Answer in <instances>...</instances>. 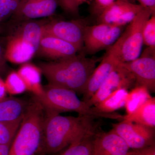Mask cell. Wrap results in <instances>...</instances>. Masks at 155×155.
Returning <instances> with one entry per match:
<instances>
[{"label":"cell","instance_id":"obj_1","mask_svg":"<svg viewBox=\"0 0 155 155\" xmlns=\"http://www.w3.org/2000/svg\"><path fill=\"white\" fill-rule=\"evenodd\" d=\"M94 119L86 116H60L46 111L41 148L43 147L46 152L57 153L87 137L95 135Z\"/></svg>","mask_w":155,"mask_h":155},{"label":"cell","instance_id":"obj_2","mask_svg":"<svg viewBox=\"0 0 155 155\" xmlns=\"http://www.w3.org/2000/svg\"><path fill=\"white\" fill-rule=\"evenodd\" d=\"M98 61L87 58L83 52L54 62L40 63L39 68L48 84L83 94Z\"/></svg>","mask_w":155,"mask_h":155},{"label":"cell","instance_id":"obj_3","mask_svg":"<svg viewBox=\"0 0 155 155\" xmlns=\"http://www.w3.org/2000/svg\"><path fill=\"white\" fill-rule=\"evenodd\" d=\"M45 118V110L34 95L28 103L9 155H34L41 148Z\"/></svg>","mask_w":155,"mask_h":155},{"label":"cell","instance_id":"obj_4","mask_svg":"<svg viewBox=\"0 0 155 155\" xmlns=\"http://www.w3.org/2000/svg\"><path fill=\"white\" fill-rule=\"evenodd\" d=\"M43 93L37 97L46 111L59 114L74 112L80 116L95 118L123 120L124 116L118 113H107L99 110L94 106L90 107L83 100L79 99L75 91L62 87L48 84L43 87Z\"/></svg>","mask_w":155,"mask_h":155},{"label":"cell","instance_id":"obj_5","mask_svg":"<svg viewBox=\"0 0 155 155\" xmlns=\"http://www.w3.org/2000/svg\"><path fill=\"white\" fill-rule=\"evenodd\" d=\"M125 36L124 31L116 42L108 49L99 65L94 69L82 94V100L86 102L93 95L111 72L122 62L121 48Z\"/></svg>","mask_w":155,"mask_h":155},{"label":"cell","instance_id":"obj_6","mask_svg":"<svg viewBox=\"0 0 155 155\" xmlns=\"http://www.w3.org/2000/svg\"><path fill=\"white\" fill-rule=\"evenodd\" d=\"M152 15L149 9L143 8L127 25L125 38L121 48L122 63L135 60L141 54L143 43V31L146 23Z\"/></svg>","mask_w":155,"mask_h":155},{"label":"cell","instance_id":"obj_7","mask_svg":"<svg viewBox=\"0 0 155 155\" xmlns=\"http://www.w3.org/2000/svg\"><path fill=\"white\" fill-rule=\"evenodd\" d=\"M123 26L99 23L87 25L83 35V53L93 54L110 47L122 34Z\"/></svg>","mask_w":155,"mask_h":155},{"label":"cell","instance_id":"obj_8","mask_svg":"<svg viewBox=\"0 0 155 155\" xmlns=\"http://www.w3.org/2000/svg\"><path fill=\"white\" fill-rule=\"evenodd\" d=\"M86 20L77 19L71 21L52 20L45 23L42 35H51L71 44L79 52L83 48V35Z\"/></svg>","mask_w":155,"mask_h":155},{"label":"cell","instance_id":"obj_9","mask_svg":"<svg viewBox=\"0 0 155 155\" xmlns=\"http://www.w3.org/2000/svg\"><path fill=\"white\" fill-rule=\"evenodd\" d=\"M139 58L122 63L132 74L136 86L145 87L149 91H155V47H148Z\"/></svg>","mask_w":155,"mask_h":155},{"label":"cell","instance_id":"obj_10","mask_svg":"<svg viewBox=\"0 0 155 155\" xmlns=\"http://www.w3.org/2000/svg\"><path fill=\"white\" fill-rule=\"evenodd\" d=\"M112 130L123 139L131 149L139 150L154 144L153 128L122 120L113 125Z\"/></svg>","mask_w":155,"mask_h":155},{"label":"cell","instance_id":"obj_11","mask_svg":"<svg viewBox=\"0 0 155 155\" xmlns=\"http://www.w3.org/2000/svg\"><path fill=\"white\" fill-rule=\"evenodd\" d=\"M134 85L135 81L133 75L121 62L103 82L93 95L85 102L90 107H93L114 92L121 89L127 90Z\"/></svg>","mask_w":155,"mask_h":155},{"label":"cell","instance_id":"obj_12","mask_svg":"<svg viewBox=\"0 0 155 155\" xmlns=\"http://www.w3.org/2000/svg\"><path fill=\"white\" fill-rule=\"evenodd\" d=\"M143 8L127 0H116L96 17L97 22L123 26L130 23Z\"/></svg>","mask_w":155,"mask_h":155},{"label":"cell","instance_id":"obj_13","mask_svg":"<svg viewBox=\"0 0 155 155\" xmlns=\"http://www.w3.org/2000/svg\"><path fill=\"white\" fill-rule=\"evenodd\" d=\"M59 5L58 0H20L12 19L17 22L51 17Z\"/></svg>","mask_w":155,"mask_h":155},{"label":"cell","instance_id":"obj_14","mask_svg":"<svg viewBox=\"0 0 155 155\" xmlns=\"http://www.w3.org/2000/svg\"><path fill=\"white\" fill-rule=\"evenodd\" d=\"M79 52L73 45L51 35H43L35 55L56 60L75 55Z\"/></svg>","mask_w":155,"mask_h":155},{"label":"cell","instance_id":"obj_15","mask_svg":"<svg viewBox=\"0 0 155 155\" xmlns=\"http://www.w3.org/2000/svg\"><path fill=\"white\" fill-rule=\"evenodd\" d=\"M130 149L123 139L113 130L94 137L93 155H127Z\"/></svg>","mask_w":155,"mask_h":155},{"label":"cell","instance_id":"obj_16","mask_svg":"<svg viewBox=\"0 0 155 155\" xmlns=\"http://www.w3.org/2000/svg\"><path fill=\"white\" fill-rule=\"evenodd\" d=\"M36 50L22 39L10 35L8 37L5 56L7 61L13 64H23L31 60Z\"/></svg>","mask_w":155,"mask_h":155},{"label":"cell","instance_id":"obj_17","mask_svg":"<svg viewBox=\"0 0 155 155\" xmlns=\"http://www.w3.org/2000/svg\"><path fill=\"white\" fill-rule=\"evenodd\" d=\"M45 21L26 20L15 22L16 25L11 35L22 39L37 51L42 36L43 27Z\"/></svg>","mask_w":155,"mask_h":155},{"label":"cell","instance_id":"obj_18","mask_svg":"<svg viewBox=\"0 0 155 155\" xmlns=\"http://www.w3.org/2000/svg\"><path fill=\"white\" fill-rule=\"evenodd\" d=\"M123 120L154 128L155 98L151 97L132 114L124 116Z\"/></svg>","mask_w":155,"mask_h":155},{"label":"cell","instance_id":"obj_19","mask_svg":"<svg viewBox=\"0 0 155 155\" xmlns=\"http://www.w3.org/2000/svg\"><path fill=\"white\" fill-rule=\"evenodd\" d=\"M17 72L24 81L27 90L37 97L43 93V87L41 84V72L39 67L33 64L25 63Z\"/></svg>","mask_w":155,"mask_h":155},{"label":"cell","instance_id":"obj_20","mask_svg":"<svg viewBox=\"0 0 155 155\" xmlns=\"http://www.w3.org/2000/svg\"><path fill=\"white\" fill-rule=\"evenodd\" d=\"M28 103L14 97L0 100V122L12 121L22 117Z\"/></svg>","mask_w":155,"mask_h":155},{"label":"cell","instance_id":"obj_21","mask_svg":"<svg viewBox=\"0 0 155 155\" xmlns=\"http://www.w3.org/2000/svg\"><path fill=\"white\" fill-rule=\"evenodd\" d=\"M128 92L127 90L125 89L118 90L109 95L102 101L95 105L94 107L101 112L114 113L124 107Z\"/></svg>","mask_w":155,"mask_h":155},{"label":"cell","instance_id":"obj_22","mask_svg":"<svg viewBox=\"0 0 155 155\" xmlns=\"http://www.w3.org/2000/svg\"><path fill=\"white\" fill-rule=\"evenodd\" d=\"M151 97L150 92L145 87L142 86L135 87L127 94L124 106L127 115L133 113Z\"/></svg>","mask_w":155,"mask_h":155},{"label":"cell","instance_id":"obj_23","mask_svg":"<svg viewBox=\"0 0 155 155\" xmlns=\"http://www.w3.org/2000/svg\"><path fill=\"white\" fill-rule=\"evenodd\" d=\"M22 117L12 121L0 122V144H11L19 129Z\"/></svg>","mask_w":155,"mask_h":155},{"label":"cell","instance_id":"obj_24","mask_svg":"<svg viewBox=\"0 0 155 155\" xmlns=\"http://www.w3.org/2000/svg\"><path fill=\"white\" fill-rule=\"evenodd\" d=\"M95 135L87 137L70 145L61 155H93V140Z\"/></svg>","mask_w":155,"mask_h":155},{"label":"cell","instance_id":"obj_25","mask_svg":"<svg viewBox=\"0 0 155 155\" xmlns=\"http://www.w3.org/2000/svg\"><path fill=\"white\" fill-rule=\"evenodd\" d=\"M5 85L7 92L12 95L20 94L27 90L26 85L18 72L13 71L7 76Z\"/></svg>","mask_w":155,"mask_h":155},{"label":"cell","instance_id":"obj_26","mask_svg":"<svg viewBox=\"0 0 155 155\" xmlns=\"http://www.w3.org/2000/svg\"><path fill=\"white\" fill-rule=\"evenodd\" d=\"M143 43L147 46L155 47V15H152L145 25Z\"/></svg>","mask_w":155,"mask_h":155},{"label":"cell","instance_id":"obj_27","mask_svg":"<svg viewBox=\"0 0 155 155\" xmlns=\"http://www.w3.org/2000/svg\"><path fill=\"white\" fill-rule=\"evenodd\" d=\"M20 0H0V15L2 20L12 16Z\"/></svg>","mask_w":155,"mask_h":155},{"label":"cell","instance_id":"obj_28","mask_svg":"<svg viewBox=\"0 0 155 155\" xmlns=\"http://www.w3.org/2000/svg\"><path fill=\"white\" fill-rule=\"evenodd\" d=\"M115 1L116 0H94L90 8L91 15L95 17H97Z\"/></svg>","mask_w":155,"mask_h":155},{"label":"cell","instance_id":"obj_29","mask_svg":"<svg viewBox=\"0 0 155 155\" xmlns=\"http://www.w3.org/2000/svg\"><path fill=\"white\" fill-rule=\"evenodd\" d=\"M59 5L67 13L73 16L79 15V5L77 0H58Z\"/></svg>","mask_w":155,"mask_h":155},{"label":"cell","instance_id":"obj_30","mask_svg":"<svg viewBox=\"0 0 155 155\" xmlns=\"http://www.w3.org/2000/svg\"><path fill=\"white\" fill-rule=\"evenodd\" d=\"M7 62L5 56V48L0 43V75L4 74L7 71L8 69Z\"/></svg>","mask_w":155,"mask_h":155},{"label":"cell","instance_id":"obj_31","mask_svg":"<svg viewBox=\"0 0 155 155\" xmlns=\"http://www.w3.org/2000/svg\"><path fill=\"white\" fill-rule=\"evenodd\" d=\"M136 1V0H135ZM143 8L149 9L152 15H155V0H136Z\"/></svg>","mask_w":155,"mask_h":155},{"label":"cell","instance_id":"obj_32","mask_svg":"<svg viewBox=\"0 0 155 155\" xmlns=\"http://www.w3.org/2000/svg\"><path fill=\"white\" fill-rule=\"evenodd\" d=\"M136 150L137 151L140 155H155V144L151 145Z\"/></svg>","mask_w":155,"mask_h":155},{"label":"cell","instance_id":"obj_33","mask_svg":"<svg viewBox=\"0 0 155 155\" xmlns=\"http://www.w3.org/2000/svg\"><path fill=\"white\" fill-rule=\"evenodd\" d=\"M6 91L5 81L0 77V100L6 97Z\"/></svg>","mask_w":155,"mask_h":155},{"label":"cell","instance_id":"obj_34","mask_svg":"<svg viewBox=\"0 0 155 155\" xmlns=\"http://www.w3.org/2000/svg\"><path fill=\"white\" fill-rule=\"evenodd\" d=\"M11 144H0V155H9Z\"/></svg>","mask_w":155,"mask_h":155},{"label":"cell","instance_id":"obj_35","mask_svg":"<svg viewBox=\"0 0 155 155\" xmlns=\"http://www.w3.org/2000/svg\"><path fill=\"white\" fill-rule=\"evenodd\" d=\"M127 155H140L138 152L136 150H134L132 151H129Z\"/></svg>","mask_w":155,"mask_h":155},{"label":"cell","instance_id":"obj_36","mask_svg":"<svg viewBox=\"0 0 155 155\" xmlns=\"http://www.w3.org/2000/svg\"><path fill=\"white\" fill-rule=\"evenodd\" d=\"M87 0H77L78 3V5L80 6L81 5L83 4V3L85 2H86Z\"/></svg>","mask_w":155,"mask_h":155},{"label":"cell","instance_id":"obj_37","mask_svg":"<svg viewBox=\"0 0 155 155\" xmlns=\"http://www.w3.org/2000/svg\"><path fill=\"white\" fill-rule=\"evenodd\" d=\"M2 17H1V15H0V33L1 32V30H2V28H1V22L2 21Z\"/></svg>","mask_w":155,"mask_h":155},{"label":"cell","instance_id":"obj_38","mask_svg":"<svg viewBox=\"0 0 155 155\" xmlns=\"http://www.w3.org/2000/svg\"><path fill=\"white\" fill-rule=\"evenodd\" d=\"M127 1H129V2H130L134 3L135 0H127Z\"/></svg>","mask_w":155,"mask_h":155}]
</instances>
